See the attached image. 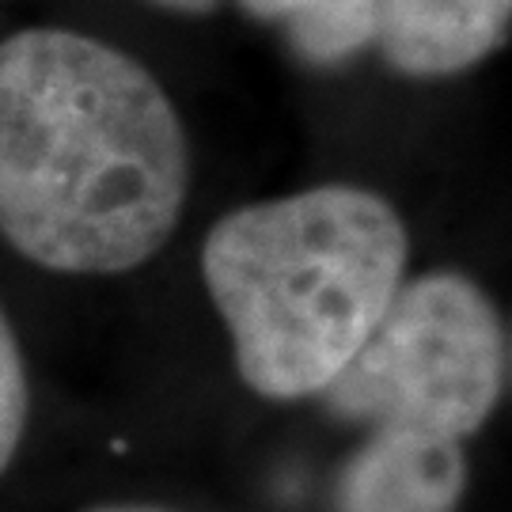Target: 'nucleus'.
Masks as SVG:
<instances>
[{
    "label": "nucleus",
    "instance_id": "7",
    "mask_svg": "<svg viewBox=\"0 0 512 512\" xmlns=\"http://www.w3.org/2000/svg\"><path fill=\"white\" fill-rule=\"evenodd\" d=\"M31 418V387H27V368L19 353L16 330L8 315L0 311V475L12 467L23 433Z\"/></svg>",
    "mask_w": 512,
    "mask_h": 512
},
{
    "label": "nucleus",
    "instance_id": "9",
    "mask_svg": "<svg viewBox=\"0 0 512 512\" xmlns=\"http://www.w3.org/2000/svg\"><path fill=\"white\" fill-rule=\"evenodd\" d=\"M88 512H167V509H156V505H95Z\"/></svg>",
    "mask_w": 512,
    "mask_h": 512
},
{
    "label": "nucleus",
    "instance_id": "4",
    "mask_svg": "<svg viewBox=\"0 0 512 512\" xmlns=\"http://www.w3.org/2000/svg\"><path fill=\"white\" fill-rule=\"evenodd\" d=\"M467 490L463 440L372 429L338 475V512H456Z\"/></svg>",
    "mask_w": 512,
    "mask_h": 512
},
{
    "label": "nucleus",
    "instance_id": "8",
    "mask_svg": "<svg viewBox=\"0 0 512 512\" xmlns=\"http://www.w3.org/2000/svg\"><path fill=\"white\" fill-rule=\"evenodd\" d=\"M160 8H171V12H209L217 0H152Z\"/></svg>",
    "mask_w": 512,
    "mask_h": 512
},
{
    "label": "nucleus",
    "instance_id": "2",
    "mask_svg": "<svg viewBox=\"0 0 512 512\" xmlns=\"http://www.w3.org/2000/svg\"><path fill=\"white\" fill-rule=\"evenodd\" d=\"M406 228L365 186H311L220 217L202 247L205 289L262 399L323 395L403 289Z\"/></svg>",
    "mask_w": 512,
    "mask_h": 512
},
{
    "label": "nucleus",
    "instance_id": "6",
    "mask_svg": "<svg viewBox=\"0 0 512 512\" xmlns=\"http://www.w3.org/2000/svg\"><path fill=\"white\" fill-rule=\"evenodd\" d=\"M255 19L281 23L308 61H346L376 42L380 0H243Z\"/></svg>",
    "mask_w": 512,
    "mask_h": 512
},
{
    "label": "nucleus",
    "instance_id": "3",
    "mask_svg": "<svg viewBox=\"0 0 512 512\" xmlns=\"http://www.w3.org/2000/svg\"><path fill=\"white\" fill-rule=\"evenodd\" d=\"M505 334L490 296L463 274L403 285L346 372L323 391L338 418L463 440L490 418Z\"/></svg>",
    "mask_w": 512,
    "mask_h": 512
},
{
    "label": "nucleus",
    "instance_id": "1",
    "mask_svg": "<svg viewBox=\"0 0 512 512\" xmlns=\"http://www.w3.org/2000/svg\"><path fill=\"white\" fill-rule=\"evenodd\" d=\"M179 114L141 61L61 27L0 42V236L57 274H126L183 217Z\"/></svg>",
    "mask_w": 512,
    "mask_h": 512
},
{
    "label": "nucleus",
    "instance_id": "5",
    "mask_svg": "<svg viewBox=\"0 0 512 512\" xmlns=\"http://www.w3.org/2000/svg\"><path fill=\"white\" fill-rule=\"evenodd\" d=\"M512 31V0H380L376 42L406 76H456Z\"/></svg>",
    "mask_w": 512,
    "mask_h": 512
}]
</instances>
